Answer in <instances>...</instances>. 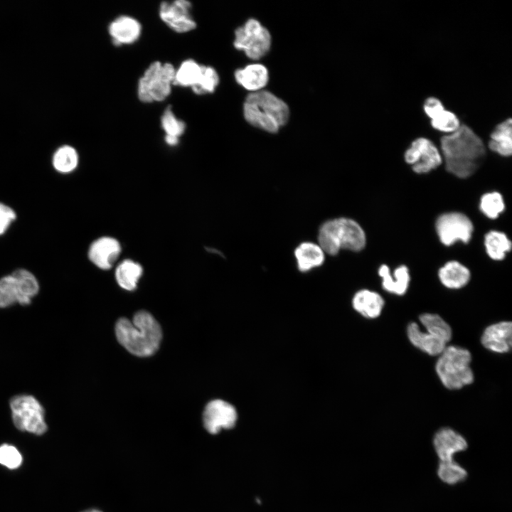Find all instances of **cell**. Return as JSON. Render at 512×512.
Returning a JSON list of instances; mask_svg holds the SVG:
<instances>
[{
    "instance_id": "obj_36",
    "label": "cell",
    "mask_w": 512,
    "mask_h": 512,
    "mask_svg": "<svg viewBox=\"0 0 512 512\" xmlns=\"http://www.w3.org/2000/svg\"><path fill=\"white\" fill-rule=\"evenodd\" d=\"M22 456L14 446L4 444L0 446V464L10 469H15L21 466Z\"/></svg>"
},
{
    "instance_id": "obj_25",
    "label": "cell",
    "mask_w": 512,
    "mask_h": 512,
    "mask_svg": "<svg viewBox=\"0 0 512 512\" xmlns=\"http://www.w3.org/2000/svg\"><path fill=\"white\" fill-rule=\"evenodd\" d=\"M142 273L143 268L139 263L132 260H125L117 267L115 277L122 289L132 291L137 287Z\"/></svg>"
},
{
    "instance_id": "obj_34",
    "label": "cell",
    "mask_w": 512,
    "mask_h": 512,
    "mask_svg": "<svg viewBox=\"0 0 512 512\" xmlns=\"http://www.w3.org/2000/svg\"><path fill=\"white\" fill-rule=\"evenodd\" d=\"M430 124L434 129L446 134L454 132L462 124L457 115L445 108L430 119Z\"/></svg>"
},
{
    "instance_id": "obj_8",
    "label": "cell",
    "mask_w": 512,
    "mask_h": 512,
    "mask_svg": "<svg viewBox=\"0 0 512 512\" xmlns=\"http://www.w3.org/2000/svg\"><path fill=\"white\" fill-rule=\"evenodd\" d=\"M233 45L242 50L252 60H259L265 55L271 46V36L261 23L250 18L235 31Z\"/></svg>"
},
{
    "instance_id": "obj_16",
    "label": "cell",
    "mask_w": 512,
    "mask_h": 512,
    "mask_svg": "<svg viewBox=\"0 0 512 512\" xmlns=\"http://www.w3.org/2000/svg\"><path fill=\"white\" fill-rule=\"evenodd\" d=\"M481 341L488 350L495 353H507L511 348L512 324L501 321L489 326L484 330Z\"/></svg>"
},
{
    "instance_id": "obj_20",
    "label": "cell",
    "mask_w": 512,
    "mask_h": 512,
    "mask_svg": "<svg viewBox=\"0 0 512 512\" xmlns=\"http://www.w3.org/2000/svg\"><path fill=\"white\" fill-rule=\"evenodd\" d=\"M352 304L354 309L364 317L375 319L380 315L385 302L378 293L361 289L355 294Z\"/></svg>"
},
{
    "instance_id": "obj_12",
    "label": "cell",
    "mask_w": 512,
    "mask_h": 512,
    "mask_svg": "<svg viewBox=\"0 0 512 512\" xmlns=\"http://www.w3.org/2000/svg\"><path fill=\"white\" fill-rule=\"evenodd\" d=\"M237 420V412L230 403L215 400L206 406L203 422L206 430L210 434H217L222 429H230Z\"/></svg>"
},
{
    "instance_id": "obj_27",
    "label": "cell",
    "mask_w": 512,
    "mask_h": 512,
    "mask_svg": "<svg viewBox=\"0 0 512 512\" xmlns=\"http://www.w3.org/2000/svg\"><path fill=\"white\" fill-rule=\"evenodd\" d=\"M11 274L16 281L24 306L30 304L32 298L39 292V284L36 277L26 269H17Z\"/></svg>"
},
{
    "instance_id": "obj_14",
    "label": "cell",
    "mask_w": 512,
    "mask_h": 512,
    "mask_svg": "<svg viewBox=\"0 0 512 512\" xmlns=\"http://www.w3.org/2000/svg\"><path fill=\"white\" fill-rule=\"evenodd\" d=\"M121 245L114 238L102 237L90 246L88 257L97 267L109 270L113 267L121 253Z\"/></svg>"
},
{
    "instance_id": "obj_9",
    "label": "cell",
    "mask_w": 512,
    "mask_h": 512,
    "mask_svg": "<svg viewBox=\"0 0 512 512\" xmlns=\"http://www.w3.org/2000/svg\"><path fill=\"white\" fill-rule=\"evenodd\" d=\"M435 229L440 242L445 246H451L458 241L467 244L471 239L474 225L466 215L447 212L437 218Z\"/></svg>"
},
{
    "instance_id": "obj_37",
    "label": "cell",
    "mask_w": 512,
    "mask_h": 512,
    "mask_svg": "<svg viewBox=\"0 0 512 512\" xmlns=\"http://www.w3.org/2000/svg\"><path fill=\"white\" fill-rule=\"evenodd\" d=\"M16 219V213L10 206L0 203V235L4 234Z\"/></svg>"
},
{
    "instance_id": "obj_10",
    "label": "cell",
    "mask_w": 512,
    "mask_h": 512,
    "mask_svg": "<svg viewBox=\"0 0 512 512\" xmlns=\"http://www.w3.org/2000/svg\"><path fill=\"white\" fill-rule=\"evenodd\" d=\"M404 159L418 174H427L443 162L440 150L432 141L423 137L412 142L404 153Z\"/></svg>"
},
{
    "instance_id": "obj_30",
    "label": "cell",
    "mask_w": 512,
    "mask_h": 512,
    "mask_svg": "<svg viewBox=\"0 0 512 512\" xmlns=\"http://www.w3.org/2000/svg\"><path fill=\"white\" fill-rule=\"evenodd\" d=\"M15 303L24 306L18 284L11 274L0 278V308H6Z\"/></svg>"
},
{
    "instance_id": "obj_5",
    "label": "cell",
    "mask_w": 512,
    "mask_h": 512,
    "mask_svg": "<svg viewBox=\"0 0 512 512\" xmlns=\"http://www.w3.org/2000/svg\"><path fill=\"white\" fill-rule=\"evenodd\" d=\"M471 356L464 348L449 346L444 348L436 363L435 370L442 384L449 390H457L474 381L470 367Z\"/></svg>"
},
{
    "instance_id": "obj_1",
    "label": "cell",
    "mask_w": 512,
    "mask_h": 512,
    "mask_svg": "<svg viewBox=\"0 0 512 512\" xmlns=\"http://www.w3.org/2000/svg\"><path fill=\"white\" fill-rule=\"evenodd\" d=\"M441 154L447 171L466 178L479 168L486 156L485 145L478 134L468 125L459 128L440 139Z\"/></svg>"
},
{
    "instance_id": "obj_21",
    "label": "cell",
    "mask_w": 512,
    "mask_h": 512,
    "mask_svg": "<svg viewBox=\"0 0 512 512\" xmlns=\"http://www.w3.org/2000/svg\"><path fill=\"white\" fill-rule=\"evenodd\" d=\"M411 343L430 356L440 355L446 348V343L434 336L420 331L416 323L409 324L407 329Z\"/></svg>"
},
{
    "instance_id": "obj_40",
    "label": "cell",
    "mask_w": 512,
    "mask_h": 512,
    "mask_svg": "<svg viewBox=\"0 0 512 512\" xmlns=\"http://www.w3.org/2000/svg\"><path fill=\"white\" fill-rule=\"evenodd\" d=\"M82 512H102V511H100V510L96 509V508H90V509H87V510H86V511H82Z\"/></svg>"
},
{
    "instance_id": "obj_26",
    "label": "cell",
    "mask_w": 512,
    "mask_h": 512,
    "mask_svg": "<svg viewBox=\"0 0 512 512\" xmlns=\"http://www.w3.org/2000/svg\"><path fill=\"white\" fill-rule=\"evenodd\" d=\"M436 472L439 480L449 486L464 482L468 476L466 469L454 459L439 461Z\"/></svg>"
},
{
    "instance_id": "obj_6",
    "label": "cell",
    "mask_w": 512,
    "mask_h": 512,
    "mask_svg": "<svg viewBox=\"0 0 512 512\" xmlns=\"http://www.w3.org/2000/svg\"><path fill=\"white\" fill-rule=\"evenodd\" d=\"M176 68L169 63L152 62L137 83V97L142 102H161L171 94Z\"/></svg>"
},
{
    "instance_id": "obj_31",
    "label": "cell",
    "mask_w": 512,
    "mask_h": 512,
    "mask_svg": "<svg viewBox=\"0 0 512 512\" xmlns=\"http://www.w3.org/2000/svg\"><path fill=\"white\" fill-rule=\"evenodd\" d=\"M78 164V152L70 146L66 145L60 147L53 155V167L60 173H70L75 169Z\"/></svg>"
},
{
    "instance_id": "obj_19",
    "label": "cell",
    "mask_w": 512,
    "mask_h": 512,
    "mask_svg": "<svg viewBox=\"0 0 512 512\" xmlns=\"http://www.w3.org/2000/svg\"><path fill=\"white\" fill-rule=\"evenodd\" d=\"M237 82L247 90H261L268 82L269 75L266 67L261 64H251L235 72Z\"/></svg>"
},
{
    "instance_id": "obj_28",
    "label": "cell",
    "mask_w": 512,
    "mask_h": 512,
    "mask_svg": "<svg viewBox=\"0 0 512 512\" xmlns=\"http://www.w3.org/2000/svg\"><path fill=\"white\" fill-rule=\"evenodd\" d=\"M420 321L427 330V333L442 341L445 343L452 338V329L449 325L439 315L435 314H423Z\"/></svg>"
},
{
    "instance_id": "obj_18",
    "label": "cell",
    "mask_w": 512,
    "mask_h": 512,
    "mask_svg": "<svg viewBox=\"0 0 512 512\" xmlns=\"http://www.w3.org/2000/svg\"><path fill=\"white\" fill-rule=\"evenodd\" d=\"M438 277L445 287L458 289L468 284L471 272L467 267L459 261L450 260L439 269Z\"/></svg>"
},
{
    "instance_id": "obj_22",
    "label": "cell",
    "mask_w": 512,
    "mask_h": 512,
    "mask_svg": "<svg viewBox=\"0 0 512 512\" xmlns=\"http://www.w3.org/2000/svg\"><path fill=\"white\" fill-rule=\"evenodd\" d=\"M489 148L498 155L508 157L512 154V119L508 118L498 124L490 134Z\"/></svg>"
},
{
    "instance_id": "obj_7",
    "label": "cell",
    "mask_w": 512,
    "mask_h": 512,
    "mask_svg": "<svg viewBox=\"0 0 512 512\" xmlns=\"http://www.w3.org/2000/svg\"><path fill=\"white\" fill-rule=\"evenodd\" d=\"M9 405L14 424L18 430L36 435L46 432L45 410L36 398L29 395H16Z\"/></svg>"
},
{
    "instance_id": "obj_11",
    "label": "cell",
    "mask_w": 512,
    "mask_h": 512,
    "mask_svg": "<svg viewBox=\"0 0 512 512\" xmlns=\"http://www.w3.org/2000/svg\"><path fill=\"white\" fill-rule=\"evenodd\" d=\"M191 9V3L186 0L163 1L159 6V17L174 31L187 33L196 28Z\"/></svg>"
},
{
    "instance_id": "obj_39",
    "label": "cell",
    "mask_w": 512,
    "mask_h": 512,
    "mask_svg": "<svg viewBox=\"0 0 512 512\" xmlns=\"http://www.w3.org/2000/svg\"><path fill=\"white\" fill-rule=\"evenodd\" d=\"M164 139L165 142L169 146H175L178 142V138L172 136L165 135Z\"/></svg>"
},
{
    "instance_id": "obj_35",
    "label": "cell",
    "mask_w": 512,
    "mask_h": 512,
    "mask_svg": "<svg viewBox=\"0 0 512 512\" xmlns=\"http://www.w3.org/2000/svg\"><path fill=\"white\" fill-rule=\"evenodd\" d=\"M161 125L165 135L179 138L186 131V124L178 119L171 106L166 108L161 117Z\"/></svg>"
},
{
    "instance_id": "obj_33",
    "label": "cell",
    "mask_w": 512,
    "mask_h": 512,
    "mask_svg": "<svg viewBox=\"0 0 512 512\" xmlns=\"http://www.w3.org/2000/svg\"><path fill=\"white\" fill-rule=\"evenodd\" d=\"M219 83L217 71L211 66H201V72L197 82L191 87L193 92L198 95L213 92Z\"/></svg>"
},
{
    "instance_id": "obj_2",
    "label": "cell",
    "mask_w": 512,
    "mask_h": 512,
    "mask_svg": "<svg viewBox=\"0 0 512 512\" xmlns=\"http://www.w3.org/2000/svg\"><path fill=\"white\" fill-rule=\"evenodd\" d=\"M119 343L129 353L146 357L153 355L159 348L162 332L159 323L146 311L135 314L132 321L127 318L119 319L115 326Z\"/></svg>"
},
{
    "instance_id": "obj_17",
    "label": "cell",
    "mask_w": 512,
    "mask_h": 512,
    "mask_svg": "<svg viewBox=\"0 0 512 512\" xmlns=\"http://www.w3.org/2000/svg\"><path fill=\"white\" fill-rule=\"evenodd\" d=\"M378 272L382 278V287L386 292L400 296L405 294L410 281V271L406 265L397 267L392 275L389 267L381 265Z\"/></svg>"
},
{
    "instance_id": "obj_3",
    "label": "cell",
    "mask_w": 512,
    "mask_h": 512,
    "mask_svg": "<svg viewBox=\"0 0 512 512\" xmlns=\"http://www.w3.org/2000/svg\"><path fill=\"white\" fill-rule=\"evenodd\" d=\"M243 113L250 124L270 133L277 132L289 116L287 105L266 90L249 94L244 102Z\"/></svg>"
},
{
    "instance_id": "obj_38",
    "label": "cell",
    "mask_w": 512,
    "mask_h": 512,
    "mask_svg": "<svg viewBox=\"0 0 512 512\" xmlns=\"http://www.w3.org/2000/svg\"><path fill=\"white\" fill-rule=\"evenodd\" d=\"M443 109H444L443 103L435 97H427L423 105L424 112L430 119Z\"/></svg>"
},
{
    "instance_id": "obj_15",
    "label": "cell",
    "mask_w": 512,
    "mask_h": 512,
    "mask_svg": "<svg viewBox=\"0 0 512 512\" xmlns=\"http://www.w3.org/2000/svg\"><path fill=\"white\" fill-rule=\"evenodd\" d=\"M142 25L136 18L122 15L114 18L108 26V33L117 46L136 42L142 34Z\"/></svg>"
},
{
    "instance_id": "obj_23",
    "label": "cell",
    "mask_w": 512,
    "mask_h": 512,
    "mask_svg": "<svg viewBox=\"0 0 512 512\" xmlns=\"http://www.w3.org/2000/svg\"><path fill=\"white\" fill-rule=\"evenodd\" d=\"M324 253L319 244L311 242L301 243L294 250L298 269L304 272L321 266L325 260Z\"/></svg>"
},
{
    "instance_id": "obj_32",
    "label": "cell",
    "mask_w": 512,
    "mask_h": 512,
    "mask_svg": "<svg viewBox=\"0 0 512 512\" xmlns=\"http://www.w3.org/2000/svg\"><path fill=\"white\" fill-rule=\"evenodd\" d=\"M506 206L502 195L497 191L483 194L479 201V209L488 218L496 219L505 210Z\"/></svg>"
},
{
    "instance_id": "obj_29",
    "label": "cell",
    "mask_w": 512,
    "mask_h": 512,
    "mask_svg": "<svg viewBox=\"0 0 512 512\" xmlns=\"http://www.w3.org/2000/svg\"><path fill=\"white\" fill-rule=\"evenodd\" d=\"M201 66L202 65L193 59H187L183 61L179 67L176 69L174 85L191 88L199 78Z\"/></svg>"
},
{
    "instance_id": "obj_13",
    "label": "cell",
    "mask_w": 512,
    "mask_h": 512,
    "mask_svg": "<svg viewBox=\"0 0 512 512\" xmlns=\"http://www.w3.org/2000/svg\"><path fill=\"white\" fill-rule=\"evenodd\" d=\"M434 450L439 461L454 459V455L468 448V442L460 433L450 427H442L434 434Z\"/></svg>"
},
{
    "instance_id": "obj_24",
    "label": "cell",
    "mask_w": 512,
    "mask_h": 512,
    "mask_svg": "<svg viewBox=\"0 0 512 512\" xmlns=\"http://www.w3.org/2000/svg\"><path fill=\"white\" fill-rule=\"evenodd\" d=\"M484 243L486 254L495 261L503 260L512 247L511 241L506 234L495 230L486 233Z\"/></svg>"
},
{
    "instance_id": "obj_4",
    "label": "cell",
    "mask_w": 512,
    "mask_h": 512,
    "mask_svg": "<svg viewBox=\"0 0 512 512\" xmlns=\"http://www.w3.org/2000/svg\"><path fill=\"white\" fill-rule=\"evenodd\" d=\"M318 240L323 251L331 255H336L341 249L359 252L366 244L362 227L348 218H335L323 223L319 230Z\"/></svg>"
}]
</instances>
